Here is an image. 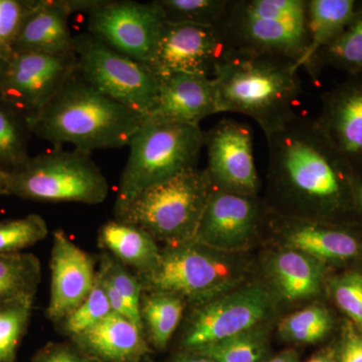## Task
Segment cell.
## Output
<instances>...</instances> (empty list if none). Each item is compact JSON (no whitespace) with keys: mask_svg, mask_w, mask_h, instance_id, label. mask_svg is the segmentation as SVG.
Here are the masks:
<instances>
[{"mask_svg":"<svg viewBox=\"0 0 362 362\" xmlns=\"http://www.w3.org/2000/svg\"><path fill=\"white\" fill-rule=\"evenodd\" d=\"M286 246L318 261H341L361 252L358 240L349 233L320 221L286 218L280 220Z\"/></svg>","mask_w":362,"mask_h":362,"instance_id":"21","label":"cell"},{"mask_svg":"<svg viewBox=\"0 0 362 362\" xmlns=\"http://www.w3.org/2000/svg\"><path fill=\"white\" fill-rule=\"evenodd\" d=\"M211 188L204 169L190 168L115 204L116 220L142 228L168 246L194 242Z\"/></svg>","mask_w":362,"mask_h":362,"instance_id":"5","label":"cell"},{"mask_svg":"<svg viewBox=\"0 0 362 362\" xmlns=\"http://www.w3.org/2000/svg\"><path fill=\"white\" fill-rule=\"evenodd\" d=\"M166 23L218 26L230 0H156Z\"/></svg>","mask_w":362,"mask_h":362,"instance_id":"31","label":"cell"},{"mask_svg":"<svg viewBox=\"0 0 362 362\" xmlns=\"http://www.w3.org/2000/svg\"><path fill=\"white\" fill-rule=\"evenodd\" d=\"M183 333L185 350H195L259 327L270 315L273 300L259 286L230 290L197 304Z\"/></svg>","mask_w":362,"mask_h":362,"instance_id":"10","label":"cell"},{"mask_svg":"<svg viewBox=\"0 0 362 362\" xmlns=\"http://www.w3.org/2000/svg\"><path fill=\"white\" fill-rule=\"evenodd\" d=\"M226 252L195 242L161 250L153 271L138 278L143 291L173 293L195 304L233 290L242 271Z\"/></svg>","mask_w":362,"mask_h":362,"instance_id":"8","label":"cell"},{"mask_svg":"<svg viewBox=\"0 0 362 362\" xmlns=\"http://www.w3.org/2000/svg\"><path fill=\"white\" fill-rule=\"evenodd\" d=\"M110 313L108 297L97 274L94 287L85 301L62 321L64 331L71 337H76L96 325Z\"/></svg>","mask_w":362,"mask_h":362,"instance_id":"34","label":"cell"},{"mask_svg":"<svg viewBox=\"0 0 362 362\" xmlns=\"http://www.w3.org/2000/svg\"><path fill=\"white\" fill-rule=\"evenodd\" d=\"M265 135L271 183L289 218L319 221L341 207L354 173L316 120L295 113Z\"/></svg>","mask_w":362,"mask_h":362,"instance_id":"1","label":"cell"},{"mask_svg":"<svg viewBox=\"0 0 362 362\" xmlns=\"http://www.w3.org/2000/svg\"><path fill=\"white\" fill-rule=\"evenodd\" d=\"M339 362H362V335L347 328L340 349Z\"/></svg>","mask_w":362,"mask_h":362,"instance_id":"39","label":"cell"},{"mask_svg":"<svg viewBox=\"0 0 362 362\" xmlns=\"http://www.w3.org/2000/svg\"><path fill=\"white\" fill-rule=\"evenodd\" d=\"M95 261L64 230L52 233L51 297L47 308L49 320L62 322L78 308L96 282Z\"/></svg>","mask_w":362,"mask_h":362,"instance_id":"16","label":"cell"},{"mask_svg":"<svg viewBox=\"0 0 362 362\" xmlns=\"http://www.w3.org/2000/svg\"><path fill=\"white\" fill-rule=\"evenodd\" d=\"M87 16L88 33L120 54L149 66L166 23L156 1L99 0Z\"/></svg>","mask_w":362,"mask_h":362,"instance_id":"11","label":"cell"},{"mask_svg":"<svg viewBox=\"0 0 362 362\" xmlns=\"http://www.w3.org/2000/svg\"><path fill=\"white\" fill-rule=\"evenodd\" d=\"M268 346L266 330L259 326L192 351L213 362H263Z\"/></svg>","mask_w":362,"mask_h":362,"instance_id":"27","label":"cell"},{"mask_svg":"<svg viewBox=\"0 0 362 362\" xmlns=\"http://www.w3.org/2000/svg\"><path fill=\"white\" fill-rule=\"evenodd\" d=\"M331 295L335 303L362 331V274H344L331 283Z\"/></svg>","mask_w":362,"mask_h":362,"instance_id":"37","label":"cell"},{"mask_svg":"<svg viewBox=\"0 0 362 362\" xmlns=\"http://www.w3.org/2000/svg\"><path fill=\"white\" fill-rule=\"evenodd\" d=\"M108 194V181L90 154L77 149L47 152L13 170H0V195L93 206L105 202Z\"/></svg>","mask_w":362,"mask_h":362,"instance_id":"7","label":"cell"},{"mask_svg":"<svg viewBox=\"0 0 362 362\" xmlns=\"http://www.w3.org/2000/svg\"><path fill=\"white\" fill-rule=\"evenodd\" d=\"M170 362H213L207 357L192 351V350H185L177 356L173 357Z\"/></svg>","mask_w":362,"mask_h":362,"instance_id":"40","label":"cell"},{"mask_svg":"<svg viewBox=\"0 0 362 362\" xmlns=\"http://www.w3.org/2000/svg\"><path fill=\"white\" fill-rule=\"evenodd\" d=\"M77 71L76 54L14 52L4 66L0 102L28 118L42 110Z\"/></svg>","mask_w":362,"mask_h":362,"instance_id":"12","label":"cell"},{"mask_svg":"<svg viewBox=\"0 0 362 362\" xmlns=\"http://www.w3.org/2000/svg\"><path fill=\"white\" fill-rule=\"evenodd\" d=\"M226 52L216 26L166 23L149 66L157 76L187 73L213 78L214 68Z\"/></svg>","mask_w":362,"mask_h":362,"instance_id":"15","label":"cell"},{"mask_svg":"<svg viewBox=\"0 0 362 362\" xmlns=\"http://www.w3.org/2000/svg\"><path fill=\"white\" fill-rule=\"evenodd\" d=\"M263 362H299V356H298L296 350L286 349L278 354L277 356Z\"/></svg>","mask_w":362,"mask_h":362,"instance_id":"42","label":"cell"},{"mask_svg":"<svg viewBox=\"0 0 362 362\" xmlns=\"http://www.w3.org/2000/svg\"><path fill=\"white\" fill-rule=\"evenodd\" d=\"M35 362H98L80 350L62 344H51L40 350Z\"/></svg>","mask_w":362,"mask_h":362,"instance_id":"38","label":"cell"},{"mask_svg":"<svg viewBox=\"0 0 362 362\" xmlns=\"http://www.w3.org/2000/svg\"><path fill=\"white\" fill-rule=\"evenodd\" d=\"M135 362H151V361H150L148 357L145 356V357H143L142 359H140V361H135Z\"/></svg>","mask_w":362,"mask_h":362,"instance_id":"45","label":"cell"},{"mask_svg":"<svg viewBox=\"0 0 362 362\" xmlns=\"http://www.w3.org/2000/svg\"><path fill=\"white\" fill-rule=\"evenodd\" d=\"M332 325V317L324 307L309 306L286 317L279 333L287 341L310 344L322 340Z\"/></svg>","mask_w":362,"mask_h":362,"instance_id":"32","label":"cell"},{"mask_svg":"<svg viewBox=\"0 0 362 362\" xmlns=\"http://www.w3.org/2000/svg\"><path fill=\"white\" fill-rule=\"evenodd\" d=\"M78 71L105 96L143 116L156 110L159 77L146 64L120 54L90 33L75 37Z\"/></svg>","mask_w":362,"mask_h":362,"instance_id":"9","label":"cell"},{"mask_svg":"<svg viewBox=\"0 0 362 362\" xmlns=\"http://www.w3.org/2000/svg\"><path fill=\"white\" fill-rule=\"evenodd\" d=\"M40 278L42 267L35 255H0V302L35 297Z\"/></svg>","mask_w":362,"mask_h":362,"instance_id":"26","label":"cell"},{"mask_svg":"<svg viewBox=\"0 0 362 362\" xmlns=\"http://www.w3.org/2000/svg\"><path fill=\"white\" fill-rule=\"evenodd\" d=\"M98 271L114 286L117 291L120 293L136 319L142 323L140 307H141L143 287L137 276L128 271L127 267L124 266L118 259L109 256L108 254L102 256L101 265Z\"/></svg>","mask_w":362,"mask_h":362,"instance_id":"35","label":"cell"},{"mask_svg":"<svg viewBox=\"0 0 362 362\" xmlns=\"http://www.w3.org/2000/svg\"><path fill=\"white\" fill-rule=\"evenodd\" d=\"M49 226L39 214L0 221V255L18 254L45 239Z\"/></svg>","mask_w":362,"mask_h":362,"instance_id":"33","label":"cell"},{"mask_svg":"<svg viewBox=\"0 0 362 362\" xmlns=\"http://www.w3.org/2000/svg\"><path fill=\"white\" fill-rule=\"evenodd\" d=\"M204 145L206 133L199 125L157 115L144 116L130 141L129 157L119 182L115 204L197 168Z\"/></svg>","mask_w":362,"mask_h":362,"instance_id":"6","label":"cell"},{"mask_svg":"<svg viewBox=\"0 0 362 362\" xmlns=\"http://www.w3.org/2000/svg\"><path fill=\"white\" fill-rule=\"evenodd\" d=\"M352 199L362 214V175H354L352 178Z\"/></svg>","mask_w":362,"mask_h":362,"instance_id":"41","label":"cell"},{"mask_svg":"<svg viewBox=\"0 0 362 362\" xmlns=\"http://www.w3.org/2000/svg\"><path fill=\"white\" fill-rule=\"evenodd\" d=\"M322 59L350 75L362 76V6L357 7L354 20L334 42L319 52Z\"/></svg>","mask_w":362,"mask_h":362,"instance_id":"30","label":"cell"},{"mask_svg":"<svg viewBox=\"0 0 362 362\" xmlns=\"http://www.w3.org/2000/svg\"><path fill=\"white\" fill-rule=\"evenodd\" d=\"M298 71L289 59L226 51L213 75L218 112L249 116L267 134L296 113Z\"/></svg>","mask_w":362,"mask_h":362,"instance_id":"3","label":"cell"},{"mask_svg":"<svg viewBox=\"0 0 362 362\" xmlns=\"http://www.w3.org/2000/svg\"><path fill=\"white\" fill-rule=\"evenodd\" d=\"M143 293L140 314L150 343L161 350L168 346L185 311V300L163 291Z\"/></svg>","mask_w":362,"mask_h":362,"instance_id":"25","label":"cell"},{"mask_svg":"<svg viewBox=\"0 0 362 362\" xmlns=\"http://www.w3.org/2000/svg\"><path fill=\"white\" fill-rule=\"evenodd\" d=\"M71 339L81 352L98 362H135L149 351L144 330L114 312Z\"/></svg>","mask_w":362,"mask_h":362,"instance_id":"19","label":"cell"},{"mask_svg":"<svg viewBox=\"0 0 362 362\" xmlns=\"http://www.w3.org/2000/svg\"><path fill=\"white\" fill-rule=\"evenodd\" d=\"M4 66H6V62L0 59V85H1L2 76H4Z\"/></svg>","mask_w":362,"mask_h":362,"instance_id":"44","label":"cell"},{"mask_svg":"<svg viewBox=\"0 0 362 362\" xmlns=\"http://www.w3.org/2000/svg\"><path fill=\"white\" fill-rule=\"evenodd\" d=\"M270 273L281 296L288 301L316 296L322 287V264L303 252L286 250L270 262Z\"/></svg>","mask_w":362,"mask_h":362,"instance_id":"23","label":"cell"},{"mask_svg":"<svg viewBox=\"0 0 362 362\" xmlns=\"http://www.w3.org/2000/svg\"><path fill=\"white\" fill-rule=\"evenodd\" d=\"M98 245L124 266L133 269L138 278L153 271L160 258L161 249L148 233L118 220L100 228Z\"/></svg>","mask_w":362,"mask_h":362,"instance_id":"22","label":"cell"},{"mask_svg":"<svg viewBox=\"0 0 362 362\" xmlns=\"http://www.w3.org/2000/svg\"><path fill=\"white\" fill-rule=\"evenodd\" d=\"M216 28L226 51L289 59L300 69L309 45L307 0H230Z\"/></svg>","mask_w":362,"mask_h":362,"instance_id":"4","label":"cell"},{"mask_svg":"<svg viewBox=\"0 0 362 362\" xmlns=\"http://www.w3.org/2000/svg\"><path fill=\"white\" fill-rule=\"evenodd\" d=\"M158 77V99L150 115L199 126L204 119L220 113L213 78L187 73Z\"/></svg>","mask_w":362,"mask_h":362,"instance_id":"18","label":"cell"},{"mask_svg":"<svg viewBox=\"0 0 362 362\" xmlns=\"http://www.w3.org/2000/svg\"><path fill=\"white\" fill-rule=\"evenodd\" d=\"M28 132L25 117L0 102V170H13L30 158Z\"/></svg>","mask_w":362,"mask_h":362,"instance_id":"28","label":"cell"},{"mask_svg":"<svg viewBox=\"0 0 362 362\" xmlns=\"http://www.w3.org/2000/svg\"><path fill=\"white\" fill-rule=\"evenodd\" d=\"M144 116L105 96L76 71L42 110L26 118L30 133L86 153L129 146Z\"/></svg>","mask_w":362,"mask_h":362,"instance_id":"2","label":"cell"},{"mask_svg":"<svg viewBox=\"0 0 362 362\" xmlns=\"http://www.w3.org/2000/svg\"><path fill=\"white\" fill-rule=\"evenodd\" d=\"M308 362H334L332 359L330 358L329 356H326V354H318V356H315L312 357L310 361Z\"/></svg>","mask_w":362,"mask_h":362,"instance_id":"43","label":"cell"},{"mask_svg":"<svg viewBox=\"0 0 362 362\" xmlns=\"http://www.w3.org/2000/svg\"><path fill=\"white\" fill-rule=\"evenodd\" d=\"M33 298L0 302V362H16L33 313Z\"/></svg>","mask_w":362,"mask_h":362,"instance_id":"29","label":"cell"},{"mask_svg":"<svg viewBox=\"0 0 362 362\" xmlns=\"http://www.w3.org/2000/svg\"><path fill=\"white\" fill-rule=\"evenodd\" d=\"M356 11L354 0H307L309 45L302 66H314L319 52L344 32Z\"/></svg>","mask_w":362,"mask_h":362,"instance_id":"24","label":"cell"},{"mask_svg":"<svg viewBox=\"0 0 362 362\" xmlns=\"http://www.w3.org/2000/svg\"><path fill=\"white\" fill-rule=\"evenodd\" d=\"M262 206L257 195L211 188L194 242L230 252L249 246L258 233Z\"/></svg>","mask_w":362,"mask_h":362,"instance_id":"14","label":"cell"},{"mask_svg":"<svg viewBox=\"0 0 362 362\" xmlns=\"http://www.w3.org/2000/svg\"><path fill=\"white\" fill-rule=\"evenodd\" d=\"M316 123L354 173L362 169V76L324 95Z\"/></svg>","mask_w":362,"mask_h":362,"instance_id":"17","label":"cell"},{"mask_svg":"<svg viewBox=\"0 0 362 362\" xmlns=\"http://www.w3.org/2000/svg\"><path fill=\"white\" fill-rule=\"evenodd\" d=\"M35 1L0 0V59L8 61L14 54V45L26 16Z\"/></svg>","mask_w":362,"mask_h":362,"instance_id":"36","label":"cell"},{"mask_svg":"<svg viewBox=\"0 0 362 362\" xmlns=\"http://www.w3.org/2000/svg\"><path fill=\"white\" fill-rule=\"evenodd\" d=\"M71 14L66 0H37L23 21L14 52L76 54L75 37L69 26Z\"/></svg>","mask_w":362,"mask_h":362,"instance_id":"20","label":"cell"},{"mask_svg":"<svg viewBox=\"0 0 362 362\" xmlns=\"http://www.w3.org/2000/svg\"><path fill=\"white\" fill-rule=\"evenodd\" d=\"M204 147L207 153L204 170L213 188L233 194H258V171L250 126L223 119L206 133Z\"/></svg>","mask_w":362,"mask_h":362,"instance_id":"13","label":"cell"}]
</instances>
